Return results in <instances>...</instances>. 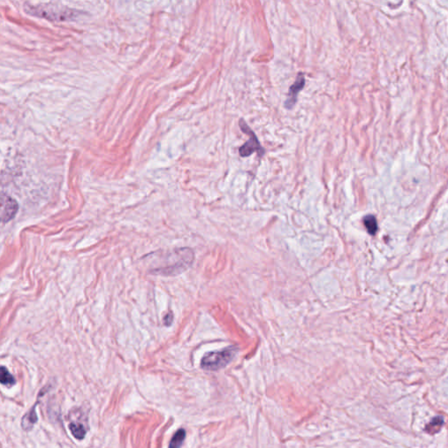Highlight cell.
Listing matches in <instances>:
<instances>
[{
  "label": "cell",
  "mask_w": 448,
  "mask_h": 448,
  "mask_svg": "<svg viewBox=\"0 0 448 448\" xmlns=\"http://www.w3.org/2000/svg\"><path fill=\"white\" fill-rule=\"evenodd\" d=\"M25 10L30 15L47 18L53 21L72 20L78 15V11L65 5L58 4H25Z\"/></svg>",
  "instance_id": "6da1fadb"
},
{
  "label": "cell",
  "mask_w": 448,
  "mask_h": 448,
  "mask_svg": "<svg viewBox=\"0 0 448 448\" xmlns=\"http://www.w3.org/2000/svg\"><path fill=\"white\" fill-rule=\"evenodd\" d=\"M193 260L194 253L191 249L188 248L177 249L168 257V263L153 272L159 274H178L189 267Z\"/></svg>",
  "instance_id": "7a4b0ae2"
},
{
  "label": "cell",
  "mask_w": 448,
  "mask_h": 448,
  "mask_svg": "<svg viewBox=\"0 0 448 448\" xmlns=\"http://www.w3.org/2000/svg\"><path fill=\"white\" fill-rule=\"evenodd\" d=\"M237 348L231 346L223 350L214 351L205 354L201 361V366L205 370L217 371L224 369L234 359Z\"/></svg>",
  "instance_id": "3957f363"
},
{
  "label": "cell",
  "mask_w": 448,
  "mask_h": 448,
  "mask_svg": "<svg viewBox=\"0 0 448 448\" xmlns=\"http://www.w3.org/2000/svg\"><path fill=\"white\" fill-rule=\"evenodd\" d=\"M239 126L244 133L249 135V138L244 145H242L239 148V154L242 158H246L251 155L253 152H257L259 157H263L265 153V150L262 147L260 142L257 138V135L253 130L250 129V127L247 124L243 118L239 120Z\"/></svg>",
  "instance_id": "277c9868"
},
{
  "label": "cell",
  "mask_w": 448,
  "mask_h": 448,
  "mask_svg": "<svg viewBox=\"0 0 448 448\" xmlns=\"http://www.w3.org/2000/svg\"><path fill=\"white\" fill-rule=\"evenodd\" d=\"M305 84H306L305 76H304L303 73H300L297 76L295 82L290 87L287 99L285 102V107L286 109L291 110V109H293L294 107V105H296L298 95H299L300 91H302V89L305 87Z\"/></svg>",
  "instance_id": "5b68a950"
},
{
  "label": "cell",
  "mask_w": 448,
  "mask_h": 448,
  "mask_svg": "<svg viewBox=\"0 0 448 448\" xmlns=\"http://www.w3.org/2000/svg\"><path fill=\"white\" fill-rule=\"evenodd\" d=\"M18 203L10 196H4L2 199V212L1 220L3 223H7L15 217L18 212Z\"/></svg>",
  "instance_id": "8992f818"
},
{
  "label": "cell",
  "mask_w": 448,
  "mask_h": 448,
  "mask_svg": "<svg viewBox=\"0 0 448 448\" xmlns=\"http://www.w3.org/2000/svg\"><path fill=\"white\" fill-rule=\"evenodd\" d=\"M444 425V419L441 416L434 417L430 422L425 427V432L431 435H434L439 433Z\"/></svg>",
  "instance_id": "52a82bcc"
},
{
  "label": "cell",
  "mask_w": 448,
  "mask_h": 448,
  "mask_svg": "<svg viewBox=\"0 0 448 448\" xmlns=\"http://www.w3.org/2000/svg\"><path fill=\"white\" fill-rule=\"evenodd\" d=\"M35 409H36V405H34L32 410L29 412H27V414L23 418L22 427L25 430H29L33 427V425L37 422V415Z\"/></svg>",
  "instance_id": "ba28073f"
},
{
  "label": "cell",
  "mask_w": 448,
  "mask_h": 448,
  "mask_svg": "<svg viewBox=\"0 0 448 448\" xmlns=\"http://www.w3.org/2000/svg\"><path fill=\"white\" fill-rule=\"evenodd\" d=\"M363 224H364L367 231L369 232V235H376V232L378 230V225H377L376 217L372 215L366 216L363 219Z\"/></svg>",
  "instance_id": "9c48e42d"
},
{
  "label": "cell",
  "mask_w": 448,
  "mask_h": 448,
  "mask_svg": "<svg viewBox=\"0 0 448 448\" xmlns=\"http://www.w3.org/2000/svg\"><path fill=\"white\" fill-rule=\"evenodd\" d=\"M185 438H186V431L184 429L178 430L171 440L169 448H181L183 444V441H185Z\"/></svg>",
  "instance_id": "30bf717a"
},
{
  "label": "cell",
  "mask_w": 448,
  "mask_h": 448,
  "mask_svg": "<svg viewBox=\"0 0 448 448\" xmlns=\"http://www.w3.org/2000/svg\"><path fill=\"white\" fill-rule=\"evenodd\" d=\"M0 380H1V383L4 386L11 387L14 385L16 383L13 376L9 372V370L4 366L1 367V378Z\"/></svg>",
  "instance_id": "8fae6325"
},
{
  "label": "cell",
  "mask_w": 448,
  "mask_h": 448,
  "mask_svg": "<svg viewBox=\"0 0 448 448\" xmlns=\"http://www.w3.org/2000/svg\"><path fill=\"white\" fill-rule=\"evenodd\" d=\"M69 429L71 431L73 435L78 439V440H83L85 437L86 434V430L84 428V426L82 424L72 423L69 425Z\"/></svg>",
  "instance_id": "7c38bea8"
},
{
  "label": "cell",
  "mask_w": 448,
  "mask_h": 448,
  "mask_svg": "<svg viewBox=\"0 0 448 448\" xmlns=\"http://www.w3.org/2000/svg\"><path fill=\"white\" fill-rule=\"evenodd\" d=\"M174 321V315L172 313H168L167 315L164 317V323L166 326H170L172 322Z\"/></svg>",
  "instance_id": "4fadbf2b"
}]
</instances>
